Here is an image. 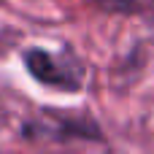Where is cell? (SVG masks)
<instances>
[{
	"mask_svg": "<svg viewBox=\"0 0 154 154\" xmlns=\"http://www.w3.org/2000/svg\"><path fill=\"white\" fill-rule=\"evenodd\" d=\"M22 62H24L27 73L41 87H51V89H62V92H79L81 89V73H79V68L68 65L62 57L41 49V46H30L22 54Z\"/></svg>",
	"mask_w": 154,
	"mask_h": 154,
	"instance_id": "obj_1",
	"label": "cell"
},
{
	"mask_svg": "<svg viewBox=\"0 0 154 154\" xmlns=\"http://www.w3.org/2000/svg\"><path fill=\"white\" fill-rule=\"evenodd\" d=\"M103 8L108 11H122V14H135V11H146L152 8L154 0H100Z\"/></svg>",
	"mask_w": 154,
	"mask_h": 154,
	"instance_id": "obj_2",
	"label": "cell"
}]
</instances>
